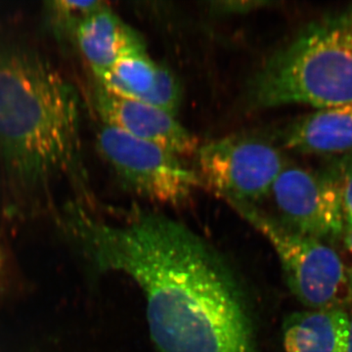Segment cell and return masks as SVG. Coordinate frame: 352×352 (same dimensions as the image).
Masks as SVG:
<instances>
[{
  "label": "cell",
  "mask_w": 352,
  "mask_h": 352,
  "mask_svg": "<svg viewBox=\"0 0 352 352\" xmlns=\"http://www.w3.org/2000/svg\"><path fill=\"white\" fill-rule=\"evenodd\" d=\"M157 66L146 51H140L120 59L97 80L110 94L139 100L152 87Z\"/></svg>",
  "instance_id": "7c38bea8"
},
{
  "label": "cell",
  "mask_w": 352,
  "mask_h": 352,
  "mask_svg": "<svg viewBox=\"0 0 352 352\" xmlns=\"http://www.w3.org/2000/svg\"><path fill=\"white\" fill-rule=\"evenodd\" d=\"M270 194L281 217L278 220L289 228L325 243L344 235L346 219L335 173L287 166Z\"/></svg>",
  "instance_id": "52a82bcc"
},
{
  "label": "cell",
  "mask_w": 352,
  "mask_h": 352,
  "mask_svg": "<svg viewBox=\"0 0 352 352\" xmlns=\"http://www.w3.org/2000/svg\"><path fill=\"white\" fill-rule=\"evenodd\" d=\"M0 160L21 208L50 206L63 182L89 201L78 94L45 59L21 48H0Z\"/></svg>",
  "instance_id": "7a4b0ae2"
},
{
  "label": "cell",
  "mask_w": 352,
  "mask_h": 352,
  "mask_svg": "<svg viewBox=\"0 0 352 352\" xmlns=\"http://www.w3.org/2000/svg\"><path fill=\"white\" fill-rule=\"evenodd\" d=\"M270 4L268 1H217L210 3V11L217 15L247 14Z\"/></svg>",
  "instance_id": "2e32d148"
},
{
  "label": "cell",
  "mask_w": 352,
  "mask_h": 352,
  "mask_svg": "<svg viewBox=\"0 0 352 352\" xmlns=\"http://www.w3.org/2000/svg\"><path fill=\"white\" fill-rule=\"evenodd\" d=\"M61 226L88 265L131 277L144 295L161 352H258L242 286L203 238L159 212L132 210L119 221L74 201Z\"/></svg>",
  "instance_id": "6da1fadb"
},
{
  "label": "cell",
  "mask_w": 352,
  "mask_h": 352,
  "mask_svg": "<svg viewBox=\"0 0 352 352\" xmlns=\"http://www.w3.org/2000/svg\"><path fill=\"white\" fill-rule=\"evenodd\" d=\"M342 236H344V247L349 256V266H346L347 276L352 286V226H346Z\"/></svg>",
  "instance_id": "ac0fdd59"
},
{
  "label": "cell",
  "mask_w": 352,
  "mask_h": 352,
  "mask_svg": "<svg viewBox=\"0 0 352 352\" xmlns=\"http://www.w3.org/2000/svg\"><path fill=\"white\" fill-rule=\"evenodd\" d=\"M333 173L339 182L346 226H352V156L342 160Z\"/></svg>",
  "instance_id": "9a60e30c"
},
{
  "label": "cell",
  "mask_w": 352,
  "mask_h": 352,
  "mask_svg": "<svg viewBox=\"0 0 352 352\" xmlns=\"http://www.w3.org/2000/svg\"><path fill=\"white\" fill-rule=\"evenodd\" d=\"M105 2L97 1H73V0H57L51 2L53 14L57 16L60 22L67 28L75 30L76 25L96 9L103 6Z\"/></svg>",
  "instance_id": "5bb4252c"
},
{
  "label": "cell",
  "mask_w": 352,
  "mask_h": 352,
  "mask_svg": "<svg viewBox=\"0 0 352 352\" xmlns=\"http://www.w3.org/2000/svg\"><path fill=\"white\" fill-rule=\"evenodd\" d=\"M228 205L272 245L289 289L302 305L309 309H344L351 305L352 286L346 264L330 245L289 228L256 205Z\"/></svg>",
  "instance_id": "277c9868"
},
{
  "label": "cell",
  "mask_w": 352,
  "mask_h": 352,
  "mask_svg": "<svg viewBox=\"0 0 352 352\" xmlns=\"http://www.w3.org/2000/svg\"><path fill=\"white\" fill-rule=\"evenodd\" d=\"M78 48L96 78L132 53L146 51L138 32L106 3L88 14L74 30Z\"/></svg>",
  "instance_id": "9c48e42d"
},
{
  "label": "cell",
  "mask_w": 352,
  "mask_h": 352,
  "mask_svg": "<svg viewBox=\"0 0 352 352\" xmlns=\"http://www.w3.org/2000/svg\"><path fill=\"white\" fill-rule=\"evenodd\" d=\"M282 145L302 154L352 152V104L316 109L285 127Z\"/></svg>",
  "instance_id": "30bf717a"
},
{
  "label": "cell",
  "mask_w": 352,
  "mask_h": 352,
  "mask_svg": "<svg viewBox=\"0 0 352 352\" xmlns=\"http://www.w3.org/2000/svg\"><path fill=\"white\" fill-rule=\"evenodd\" d=\"M347 352H352V314L349 315V342H347Z\"/></svg>",
  "instance_id": "d6986e66"
},
{
  "label": "cell",
  "mask_w": 352,
  "mask_h": 352,
  "mask_svg": "<svg viewBox=\"0 0 352 352\" xmlns=\"http://www.w3.org/2000/svg\"><path fill=\"white\" fill-rule=\"evenodd\" d=\"M94 106L102 124L180 157L195 155L200 146L198 139L176 117L143 102L110 94L98 83L94 90Z\"/></svg>",
  "instance_id": "ba28073f"
},
{
  "label": "cell",
  "mask_w": 352,
  "mask_h": 352,
  "mask_svg": "<svg viewBox=\"0 0 352 352\" xmlns=\"http://www.w3.org/2000/svg\"><path fill=\"white\" fill-rule=\"evenodd\" d=\"M15 282L14 266L8 251L2 243H0V298H6Z\"/></svg>",
  "instance_id": "e0dca14e"
},
{
  "label": "cell",
  "mask_w": 352,
  "mask_h": 352,
  "mask_svg": "<svg viewBox=\"0 0 352 352\" xmlns=\"http://www.w3.org/2000/svg\"><path fill=\"white\" fill-rule=\"evenodd\" d=\"M196 173L203 187L227 204L256 205L270 195L288 166L279 149L258 134L236 133L199 146Z\"/></svg>",
  "instance_id": "5b68a950"
},
{
  "label": "cell",
  "mask_w": 352,
  "mask_h": 352,
  "mask_svg": "<svg viewBox=\"0 0 352 352\" xmlns=\"http://www.w3.org/2000/svg\"><path fill=\"white\" fill-rule=\"evenodd\" d=\"M252 110L352 104V4L305 25L252 76Z\"/></svg>",
  "instance_id": "3957f363"
},
{
  "label": "cell",
  "mask_w": 352,
  "mask_h": 352,
  "mask_svg": "<svg viewBox=\"0 0 352 352\" xmlns=\"http://www.w3.org/2000/svg\"><path fill=\"white\" fill-rule=\"evenodd\" d=\"M139 101L176 117L182 102L179 80L170 69L159 64L152 87Z\"/></svg>",
  "instance_id": "4fadbf2b"
},
{
  "label": "cell",
  "mask_w": 352,
  "mask_h": 352,
  "mask_svg": "<svg viewBox=\"0 0 352 352\" xmlns=\"http://www.w3.org/2000/svg\"><path fill=\"white\" fill-rule=\"evenodd\" d=\"M349 314L342 308L307 309L289 315L283 325L286 352H347Z\"/></svg>",
  "instance_id": "8fae6325"
},
{
  "label": "cell",
  "mask_w": 352,
  "mask_h": 352,
  "mask_svg": "<svg viewBox=\"0 0 352 352\" xmlns=\"http://www.w3.org/2000/svg\"><path fill=\"white\" fill-rule=\"evenodd\" d=\"M97 147L124 186L146 200L180 205L203 187L179 155L115 127L102 124Z\"/></svg>",
  "instance_id": "8992f818"
}]
</instances>
